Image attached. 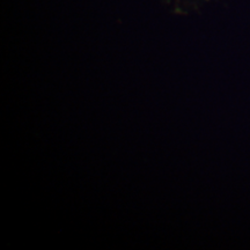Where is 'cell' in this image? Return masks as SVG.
Wrapping results in <instances>:
<instances>
[]
</instances>
